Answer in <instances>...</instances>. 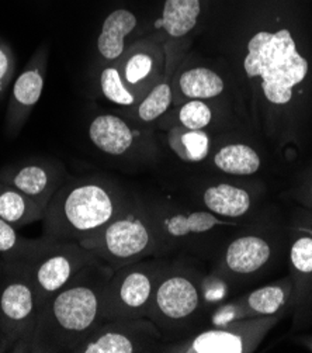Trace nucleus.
<instances>
[{
	"label": "nucleus",
	"mask_w": 312,
	"mask_h": 353,
	"mask_svg": "<svg viewBox=\"0 0 312 353\" xmlns=\"http://www.w3.org/2000/svg\"><path fill=\"white\" fill-rule=\"evenodd\" d=\"M211 119L213 112L202 100H190L179 112V121L187 130H204Z\"/></svg>",
	"instance_id": "a878e982"
},
{
	"label": "nucleus",
	"mask_w": 312,
	"mask_h": 353,
	"mask_svg": "<svg viewBox=\"0 0 312 353\" xmlns=\"http://www.w3.org/2000/svg\"><path fill=\"white\" fill-rule=\"evenodd\" d=\"M171 103V89L169 83L156 85L149 94L141 101L138 108V117L143 121L149 123L159 119L165 112H167Z\"/></svg>",
	"instance_id": "5701e85b"
},
{
	"label": "nucleus",
	"mask_w": 312,
	"mask_h": 353,
	"mask_svg": "<svg viewBox=\"0 0 312 353\" xmlns=\"http://www.w3.org/2000/svg\"><path fill=\"white\" fill-rule=\"evenodd\" d=\"M244 68L249 78H262L264 97L273 104H287L294 86L308 74V62L286 28L256 32L248 43Z\"/></svg>",
	"instance_id": "7ed1b4c3"
},
{
	"label": "nucleus",
	"mask_w": 312,
	"mask_h": 353,
	"mask_svg": "<svg viewBox=\"0 0 312 353\" xmlns=\"http://www.w3.org/2000/svg\"><path fill=\"white\" fill-rule=\"evenodd\" d=\"M100 86L103 94L106 96L112 103L120 105H131L135 103L134 94L125 88L118 69L109 66L100 75Z\"/></svg>",
	"instance_id": "b1692460"
},
{
	"label": "nucleus",
	"mask_w": 312,
	"mask_h": 353,
	"mask_svg": "<svg viewBox=\"0 0 312 353\" xmlns=\"http://www.w3.org/2000/svg\"><path fill=\"white\" fill-rule=\"evenodd\" d=\"M152 235L148 224L136 214L117 216L90 238L81 242L97 259L127 262L144 255L151 246Z\"/></svg>",
	"instance_id": "39448f33"
},
{
	"label": "nucleus",
	"mask_w": 312,
	"mask_h": 353,
	"mask_svg": "<svg viewBox=\"0 0 312 353\" xmlns=\"http://www.w3.org/2000/svg\"><path fill=\"white\" fill-rule=\"evenodd\" d=\"M19 273L0 293V314L16 341L30 342L36 330L40 307L31 283L27 262H19Z\"/></svg>",
	"instance_id": "423d86ee"
},
{
	"label": "nucleus",
	"mask_w": 312,
	"mask_h": 353,
	"mask_svg": "<svg viewBox=\"0 0 312 353\" xmlns=\"http://www.w3.org/2000/svg\"><path fill=\"white\" fill-rule=\"evenodd\" d=\"M117 211L116 194L107 185L93 179L65 181L44 211L43 231L56 241L81 243L114 220Z\"/></svg>",
	"instance_id": "f03ea898"
},
{
	"label": "nucleus",
	"mask_w": 312,
	"mask_h": 353,
	"mask_svg": "<svg viewBox=\"0 0 312 353\" xmlns=\"http://www.w3.org/2000/svg\"><path fill=\"white\" fill-rule=\"evenodd\" d=\"M92 143L104 154L124 155L134 144V132L128 124L117 116L101 114L89 125Z\"/></svg>",
	"instance_id": "9d476101"
},
{
	"label": "nucleus",
	"mask_w": 312,
	"mask_h": 353,
	"mask_svg": "<svg viewBox=\"0 0 312 353\" xmlns=\"http://www.w3.org/2000/svg\"><path fill=\"white\" fill-rule=\"evenodd\" d=\"M9 72V58L3 50H0V82H2Z\"/></svg>",
	"instance_id": "c85d7f7f"
},
{
	"label": "nucleus",
	"mask_w": 312,
	"mask_h": 353,
	"mask_svg": "<svg viewBox=\"0 0 312 353\" xmlns=\"http://www.w3.org/2000/svg\"><path fill=\"white\" fill-rule=\"evenodd\" d=\"M200 12V0H166L162 19L155 21V27L163 28L170 37H183L196 27Z\"/></svg>",
	"instance_id": "2eb2a0df"
},
{
	"label": "nucleus",
	"mask_w": 312,
	"mask_h": 353,
	"mask_svg": "<svg viewBox=\"0 0 312 353\" xmlns=\"http://www.w3.org/2000/svg\"><path fill=\"white\" fill-rule=\"evenodd\" d=\"M214 163L224 173L248 176L259 170L260 158L258 152L249 145L232 144L221 148L216 154Z\"/></svg>",
	"instance_id": "a211bd4d"
},
{
	"label": "nucleus",
	"mask_w": 312,
	"mask_h": 353,
	"mask_svg": "<svg viewBox=\"0 0 312 353\" xmlns=\"http://www.w3.org/2000/svg\"><path fill=\"white\" fill-rule=\"evenodd\" d=\"M294 268L302 273H312V238H300L294 242L291 254Z\"/></svg>",
	"instance_id": "cd10ccee"
},
{
	"label": "nucleus",
	"mask_w": 312,
	"mask_h": 353,
	"mask_svg": "<svg viewBox=\"0 0 312 353\" xmlns=\"http://www.w3.org/2000/svg\"><path fill=\"white\" fill-rule=\"evenodd\" d=\"M136 17L134 13L120 9L109 14L104 20L101 32L97 40V48L103 58L114 61L123 55L125 37L135 28Z\"/></svg>",
	"instance_id": "f8f14e48"
},
{
	"label": "nucleus",
	"mask_w": 312,
	"mask_h": 353,
	"mask_svg": "<svg viewBox=\"0 0 312 353\" xmlns=\"http://www.w3.org/2000/svg\"><path fill=\"white\" fill-rule=\"evenodd\" d=\"M154 69V59L144 52H138L128 58L125 68H124V77L129 85H138L144 79H147Z\"/></svg>",
	"instance_id": "bb28decb"
},
{
	"label": "nucleus",
	"mask_w": 312,
	"mask_h": 353,
	"mask_svg": "<svg viewBox=\"0 0 312 353\" xmlns=\"http://www.w3.org/2000/svg\"><path fill=\"white\" fill-rule=\"evenodd\" d=\"M200 305V293L193 281L180 274L166 277L155 292V307L166 320L189 319Z\"/></svg>",
	"instance_id": "6e6552de"
},
{
	"label": "nucleus",
	"mask_w": 312,
	"mask_h": 353,
	"mask_svg": "<svg viewBox=\"0 0 312 353\" xmlns=\"http://www.w3.org/2000/svg\"><path fill=\"white\" fill-rule=\"evenodd\" d=\"M44 89V77L41 70L31 68L24 70L13 88V97L21 108H32L40 100Z\"/></svg>",
	"instance_id": "4be33fe9"
},
{
	"label": "nucleus",
	"mask_w": 312,
	"mask_h": 353,
	"mask_svg": "<svg viewBox=\"0 0 312 353\" xmlns=\"http://www.w3.org/2000/svg\"><path fill=\"white\" fill-rule=\"evenodd\" d=\"M52 241L45 235L39 239L20 236L14 225L0 219V254L16 255L20 262H30L37 258Z\"/></svg>",
	"instance_id": "dca6fc26"
},
{
	"label": "nucleus",
	"mask_w": 312,
	"mask_h": 353,
	"mask_svg": "<svg viewBox=\"0 0 312 353\" xmlns=\"http://www.w3.org/2000/svg\"><path fill=\"white\" fill-rule=\"evenodd\" d=\"M248 304L259 314L271 315L284 304V292L277 286L262 288L249 296Z\"/></svg>",
	"instance_id": "393cba45"
},
{
	"label": "nucleus",
	"mask_w": 312,
	"mask_h": 353,
	"mask_svg": "<svg viewBox=\"0 0 312 353\" xmlns=\"http://www.w3.org/2000/svg\"><path fill=\"white\" fill-rule=\"evenodd\" d=\"M154 296V280L147 270L135 269L106 285L103 294V316L143 311Z\"/></svg>",
	"instance_id": "0eeeda50"
},
{
	"label": "nucleus",
	"mask_w": 312,
	"mask_h": 353,
	"mask_svg": "<svg viewBox=\"0 0 312 353\" xmlns=\"http://www.w3.org/2000/svg\"><path fill=\"white\" fill-rule=\"evenodd\" d=\"M269 243L259 236L235 239L227 250L225 262L233 273L248 274L259 270L270 258Z\"/></svg>",
	"instance_id": "9b49d317"
},
{
	"label": "nucleus",
	"mask_w": 312,
	"mask_h": 353,
	"mask_svg": "<svg viewBox=\"0 0 312 353\" xmlns=\"http://www.w3.org/2000/svg\"><path fill=\"white\" fill-rule=\"evenodd\" d=\"M182 93L191 100H204L220 96L224 92V81L208 68H194L179 78Z\"/></svg>",
	"instance_id": "f3484780"
},
{
	"label": "nucleus",
	"mask_w": 312,
	"mask_h": 353,
	"mask_svg": "<svg viewBox=\"0 0 312 353\" xmlns=\"http://www.w3.org/2000/svg\"><path fill=\"white\" fill-rule=\"evenodd\" d=\"M194 353H242L244 342L239 335L228 331L211 330L197 335L189 350Z\"/></svg>",
	"instance_id": "412c9836"
},
{
	"label": "nucleus",
	"mask_w": 312,
	"mask_h": 353,
	"mask_svg": "<svg viewBox=\"0 0 312 353\" xmlns=\"http://www.w3.org/2000/svg\"><path fill=\"white\" fill-rule=\"evenodd\" d=\"M97 258L78 242L54 239L32 261L27 262L31 283L43 307Z\"/></svg>",
	"instance_id": "20e7f679"
},
{
	"label": "nucleus",
	"mask_w": 312,
	"mask_h": 353,
	"mask_svg": "<svg viewBox=\"0 0 312 353\" xmlns=\"http://www.w3.org/2000/svg\"><path fill=\"white\" fill-rule=\"evenodd\" d=\"M216 225H222L211 211H194V213H176L163 220V228L173 238H183L190 234H204Z\"/></svg>",
	"instance_id": "aec40b11"
},
{
	"label": "nucleus",
	"mask_w": 312,
	"mask_h": 353,
	"mask_svg": "<svg viewBox=\"0 0 312 353\" xmlns=\"http://www.w3.org/2000/svg\"><path fill=\"white\" fill-rule=\"evenodd\" d=\"M5 183L28 196L45 210L65 179L55 169L41 163H30L13 170Z\"/></svg>",
	"instance_id": "1a4fd4ad"
},
{
	"label": "nucleus",
	"mask_w": 312,
	"mask_h": 353,
	"mask_svg": "<svg viewBox=\"0 0 312 353\" xmlns=\"http://www.w3.org/2000/svg\"><path fill=\"white\" fill-rule=\"evenodd\" d=\"M96 261L43 307L27 349L75 352L96 330L101 320L103 294L106 289L104 281L93 279Z\"/></svg>",
	"instance_id": "f257e3e1"
},
{
	"label": "nucleus",
	"mask_w": 312,
	"mask_h": 353,
	"mask_svg": "<svg viewBox=\"0 0 312 353\" xmlns=\"http://www.w3.org/2000/svg\"><path fill=\"white\" fill-rule=\"evenodd\" d=\"M44 211L41 205L10 185H0V219L14 227H24L43 220Z\"/></svg>",
	"instance_id": "ddd939ff"
},
{
	"label": "nucleus",
	"mask_w": 312,
	"mask_h": 353,
	"mask_svg": "<svg viewBox=\"0 0 312 353\" xmlns=\"http://www.w3.org/2000/svg\"><path fill=\"white\" fill-rule=\"evenodd\" d=\"M169 143L183 161L201 162L210 152V138L202 130L173 128L169 134Z\"/></svg>",
	"instance_id": "6ab92c4d"
},
{
	"label": "nucleus",
	"mask_w": 312,
	"mask_h": 353,
	"mask_svg": "<svg viewBox=\"0 0 312 353\" xmlns=\"http://www.w3.org/2000/svg\"><path fill=\"white\" fill-rule=\"evenodd\" d=\"M202 201L211 213L231 219L247 214L251 207V197L247 190L227 183L208 188L202 193Z\"/></svg>",
	"instance_id": "4468645a"
}]
</instances>
